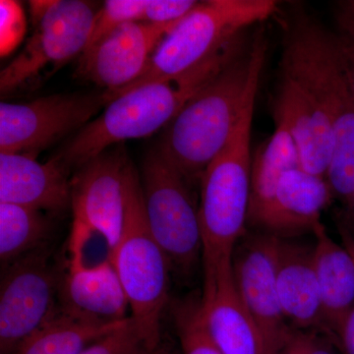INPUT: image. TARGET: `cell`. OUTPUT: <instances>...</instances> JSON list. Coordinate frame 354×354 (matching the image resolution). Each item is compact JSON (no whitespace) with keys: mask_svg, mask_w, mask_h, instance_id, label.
I'll return each mask as SVG.
<instances>
[{"mask_svg":"<svg viewBox=\"0 0 354 354\" xmlns=\"http://www.w3.org/2000/svg\"><path fill=\"white\" fill-rule=\"evenodd\" d=\"M281 68L329 116L335 145L326 179L348 205L354 192V88L335 32L297 11L286 22Z\"/></svg>","mask_w":354,"mask_h":354,"instance_id":"cell-1","label":"cell"},{"mask_svg":"<svg viewBox=\"0 0 354 354\" xmlns=\"http://www.w3.org/2000/svg\"><path fill=\"white\" fill-rule=\"evenodd\" d=\"M266 51L260 32L248 53H237L165 127L158 150L187 180L202 176L232 136L254 77L264 66Z\"/></svg>","mask_w":354,"mask_h":354,"instance_id":"cell-2","label":"cell"},{"mask_svg":"<svg viewBox=\"0 0 354 354\" xmlns=\"http://www.w3.org/2000/svg\"><path fill=\"white\" fill-rule=\"evenodd\" d=\"M261 72L254 77L232 136L201 176L199 218L205 278L213 276L221 263L232 262L235 247L248 223L251 128Z\"/></svg>","mask_w":354,"mask_h":354,"instance_id":"cell-3","label":"cell"},{"mask_svg":"<svg viewBox=\"0 0 354 354\" xmlns=\"http://www.w3.org/2000/svg\"><path fill=\"white\" fill-rule=\"evenodd\" d=\"M230 59L232 55H227L177 80L148 83L118 95L53 160L69 172L76 171L121 142L145 138L167 127L186 102Z\"/></svg>","mask_w":354,"mask_h":354,"instance_id":"cell-4","label":"cell"},{"mask_svg":"<svg viewBox=\"0 0 354 354\" xmlns=\"http://www.w3.org/2000/svg\"><path fill=\"white\" fill-rule=\"evenodd\" d=\"M274 0H208L197 4L162 39L145 71L129 86L106 93L114 97L148 83L177 80L225 55L246 28L272 17Z\"/></svg>","mask_w":354,"mask_h":354,"instance_id":"cell-5","label":"cell"},{"mask_svg":"<svg viewBox=\"0 0 354 354\" xmlns=\"http://www.w3.org/2000/svg\"><path fill=\"white\" fill-rule=\"evenodd\" d=\"M129 302L131 319L153 351L160 344V321L169 298L167 256L147 223L141 178L129 160L124 171V223L109 255Z\"/></svg>","mask_w":354,"mask_h":354,"instance_id":"cell-6","label":"cell"},{"mask_svg":"<svg viewBox=\"0 0 354 354\" xmlns=\"http://www.w3.org/2000/svg\"><path fill=\"white\" fill-rule=\"evenodd\" d=\"M142 194L147 223L171 269L190 276L202 261L199 208L187 179L158 150L147 155L142 167Z\"/></svg>","mask_w":354,"mask_h":354,"instance_id":"cell-7","label":"cell"},{"mask_svg":"<svg viewBox=\"0 0 354 354\" xmlns=\"http://www.w3.org/2000/svg\"><path fill=\"white\" fill-rule=\"evenodd\" d=\"M34 32L24 50L0 73L2 94L34 80L48 67L58 68L87 48L94 8L82 0L31 1Z\"/></svg>","mask_w":354,"mask_h":354,"instance_id":"cell-8","label":"cell"},{"mask_svg":"<svg viewBox=\"0 0 354 354\" xmlns=\"http://www.w3.org/2000/svg\"><path fill=\"white\" fill-rule=\"evenodd\" d=\"M64 272L41 248L9 266L0 290V351L14 354L57 308Z\"/></svg>","mask_w":354,"mask_h":354,"instance_id":"cell-9","label":"cell"},{"mask_svg":"<svg viewBox=\"0 0 354 354\" xmlns=\"http://www.w3.org/2000/svg\"><path fill=\"white\" fill-rule=\"evenodd\" d=\"M104 93L58 94L26 104H0V153H35L92 121L106 106ZM36 157V156H35Z\"/></svg>","mask_w":354,"mask_h":354,"instance_id":"cell-10","label":"cell"},{"mask_svg":"<svg viewBox=\"0 0 354 354\" xmlns=\"http://www.w3.org/2000/svg\"><path fill=\"white\" fill-rule=\"evenodd\" d=\"M128 158L121 147L111 148L76 169L71 178L73 227L99 234L108 258L118 246L124 223V171Z\"/></svg>","mask_w":354,"mask_h":354,"instance_id":"cell-11","label":"cell"},{"mask_svg":"<svg viewBox=\"0 0 354 354\" xmlns=\"http://www.w3.org/2000/svg\"><path fill=\"white\" fill-rule=\"evenodd\" d=\"M242 241L232 256L235 286L259 330L267 354H276L293 329L283 314L277 288L278 236L265 232Z\"/></svg>","mask_w":354,"mask_h":354,"instance_id":"cell-12","label":"cell"},{"mask_svg":"<svg viewBox=\"0 0 354 354\" xmlns=\"http://www.w3.org/2000/svg\"><path fill=\"white\" fill-rule=\"evenodd\" d=\"M178 24V23H177ZM177 24L130 22L81 55L77 75L113 93L134 83L153 53Z\"/></svg>","mask_w":354,"mask_h":354,"instance_id":"cell-13","label":"cell"},{"mask_svg":"<svg viewBox=\"0 0 354 354\" xmlns=\"http://www.w3.org/2000/svg\"><path fill=\"white\" fill-rule=\"evenodd\" d=\"M58 301L60 309L88 320L111 323L129 318V302L109 258L87 265L82 253L70 251Z\"/></svg>","mask_w":354,"mask_h":354,"instance_id":"cell-14","label":"cell"},{"mask_svg":"<svg viewBox=\"0 0 354 354\" xmlns=\"http://www.w3.org/2000/svg\"><path fill=\"white\" fill-rule=\"evenodd\" d=\"M201 311L223 354H267L259 330L236 290L232 262L221 263L213 276L205 279Z\"/></svg>","mask_w":354,"mask_h":354,"instance_id":"cell-15","label":"cell"},{"mask_svg":"<svg viewBox=\"0 0 354 354\" xmlns=\"http://www.w3.org/2000/svg\"><path fill=\"white\" fill-rule=\"evenodd\" d=\"M274 120L288 127L297 146L300 169L326 178L335 151L334 127L318 102L285 76L277 94Z\"/></svg>","mask_w":354,"mask_h":354,"instance_id":"cell-16","label":"cell"},{"mask_svg":"<svg viewBox=\"0 0 354 354\" xmlns=\"http://www.w3.org/2000/svg\"><path fill=\"white\" fill-rule=\"evenodd\" d=\"M334 197L325 177L314 176L300 167L286 171L267 208L251 223L267 234L290 239L313 232L322 212Z\"/></svg>","mask_w":354,"mask_h":354,"instance_id":"cell-17","label":"cell"},{"mask_svg":"<svg viewBox=\"0 0 354 354\" xmlns=\"http://www.w3.org/2000/svg\"><path fill=\"white\" fill-rule=\"evenodd\" d=\"M276 279L281 308L291 327L327 334L314 266V245L278 236Z\"/></svg>","mask_w":354,"mask_h":354,"instance_id":"cell-18","label":"cell"},{"mask_svg":"<svg viewBox=\"0 0 354 354\" xmlns=\"http://www.w3.org/2000/svg\"><path fill=\"white\" fill-rule=\"evenodd\" d=\"M0 203L62 213L71 206V178L51 158L41 164L27 153H0Z\"/></svg>","mask_w":354,"mask_h":354,"instance_id":"cell-19","label":"cell"},{"mask_svg":"<svg viewBox=\"0 0 354 354\" xmlns=\"http://www.w3.org/2000/svg\"><path fill=\"white\" fill-rule=\"evenodd\" d=\"M312 234L315 236L314 266L326 330L335 344L342 324L354 309V260L348 249L328 234L322 223Z\"/></svg>","mask_w":354,"mask_h":354,"instance_id":"cell-20","label":"cell"},{"mask_svg":"<svg viewBox=\"0 0 354 354\" xmlns=\"http://www.w3.org/2000/svg\"><path fill=\"white\" fill-rule=\"evenodd\" d=\"M128 319V318H127ZM97 322L67 313L57 306L53 314L14 354H81L125 321Z\"/></svg>","mask_w":354,"mask_h":354,"instance_id":"cell-21","label":"cell"},{"mask_svg":"<svg viewBox=\"0 0 354 354\" xmlns=\"http://www.w3.org/2000/svg\"><path fill=\"white\" fill-rule=\"evenodd\" d=\"M300 167L297 146L283 121L276 120L274 134L252 160L248 223H252L272 201L281 176Z\"/></svg>","mask_w":354,"mask_h":354,"instance_id":"cell-22","label":"cell"},{"mask_svg":"<svg viewBox=\"0 0 354 354\" xmlns=\"http://www.w3.org/2000/svg\"><path fill=\"white\" fill-rule=\"evenodd\" d=\"M50 223L39 209L0 203V259L12 264L39 250L48 234Z\"/></svg>","mask_w":354,"mask_h":354,"instance_id":"cell-23","label":"cell"},{"mask_svg":"<svg viewBox=\"0 0 354 354\" xmlns=\"http://www.w3.org/2000/svg\"><path fill=\"white\" fill-rule=\"evenodd\" d=\"M172 316L183 354H223L203 320L201 300L176 301Z\"/></svg>","mask_w":354,"mask_h":354,"instance_id":"cell-24","label":"cell"},{"mask_svg":"<svg viewBox=\"0 0 354 354\" xmlns=\"http://www.w3.org/2000/svg\"><path fill=\"white\" fill-rule=\"evenodd\" d=\"M147 4L148 0H108L104 2L101 10L95 14L94 27L86 50L92 48L120 26L143 21Z\"/></svg>","mask_w":354,"mask_h":354,"instance_id":"cell-25","label":"cell"},{"mask_svg":"<svg viewBox=\"0 0 354 354\" xmlns=\"http://www.w3.org/2000/svg\"><path fill=\"white\" fill-rule=\"evenodd\" d=\"M156 351L129 317L120 328L97 339L81 354H155Z\"/></svg>","mask_w":354,"mask_h":354,"instance_id":"cell-26","label":"cell"},{"mask_svg":"<svg viewBox=\"0 0 354 354\" xmlns=\"http://www.w3.org/2000/svg\"><path fill=\"white\" fill-rule=\"evenodd\" d=\"M334 344L322 330L292 329L276 354H337Z\"/></svg>","mask_w":354,"mask_h":354,"instance_id":"cell-27","label":"cell"},{"mask_svg":"<svg viewBox=\"0 0 354 354\" xmlns=\"http://www.w3.org/2000/svg\"><path fill=\"white\" fill-rule=\"evenodd\" d=\"M0 46L1 55H6L22 41L26 31L24 12L17 2L0 1Z\"/></svg>","mask_w":354,"mask_h":354,"instance_id":"cell-28","label":"cell"},{"mask_svg":"<svg viewBox=\"0 0 354 354\" xmlns=\"http://www.w3.org/2000/svg\"><path fill=\"white\" fill-rule=\"evenodd\" d=\"M195 0H148L143 22L177 24L196 7Z\"/></svg>","mask_w":354,"mask_h":354,"instance_id":"cell-29","label":"cell"},{"mask_svg":"<svg viewBox=\"0 0 354 354\" xmlns=\"http://www.w3.org/2000/svg\"><path fill=\"white\" fill-rule=\"evenodd\" d=\"M334 32L346 57L354 59V0L337 2L335 9Z\"/></svg>","mask_w":354,"mask_h":354,"instance_id":"cell-30","label":"cell"},{"mask_svg":"<svg viewBox=\"0 0 354 354\" xmlns=\"http://www.w3.org/2000/svg\"><path fill=\"white\" fill-rule=\"evenodd\" d=\"M335 344L346 354H354V309L342 324L335 339Z\"/></svg>","mask_w":354,"mask_h":354,"instance_id":"cell-31","label":"cell"},{"mask_svg":"<svg viewBox=\"0 0 354 354\" xmlns=\"http://www.w3.org/2000/svg\"><path fill=\"white\" fill-rule=\"evenodd\" d=\"M339 235H341L342 245L348 249L354 260V235L351 234L344 223H339Z\"/></svg>","mask_w":354,"mask_h":354,"instance_id":"cell-32","label":"cell"},{"mask_svg":"<svg viewBox=\"0 0 354 354\" xmlns=\"http://www.w3.org/2000/svg\"><path fill=\"white\" fill-rule=\"evenodd\" d=\"M342 55H344V53H342ZM344 59H346V66H348L349 76H351V83H353V86L354 88V59H353V58L346 57V55H344Z\"/></svg>","mask_w":354,"mask_h":354,"instance_id":"cell-33","label":"cell"},{"mask_svg":"<svg viewBox=\"0 0 354 354\" xmlns=\"http://www.w3.org/2000/svg\"><path fill=\"white\" fill-rule=\"evenodd\" d=\"M348 206V208L351 209V214H353V216H354V192L353 196L351 198V200H349Z\"/></svg>","mask_w":354,"mask_h":354,"instance_id":"cell-34","label":"cell"},{"mask_svg":"<svg viewBox=\"0 0 354 354\" xmlns=\"http://www.w3.org/2000/svg\"><path fill=\"white\" fill-rule=\"evenodd\" d=\"M155 354H169V353H167V351H162V348H158V351H156Z\"/></svg>","mask_w":354,"mask_h":354,"instance_id":"cell-35","label":"cell"}]
</instances>
